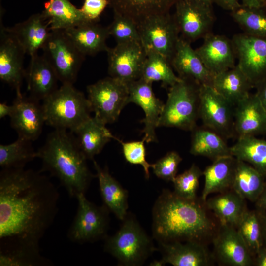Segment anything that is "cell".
Wrapping results in <instances>:
<instances>
[{
	"label": "cell",
	"instance_id": "32",
	"mask_svg": "<svg viewBox=\"0 0 266 266\" xmlns=\"http://www.w3.org/2000/svg\"><path fill=\"white\" fill-rule=\"evenodd\" d=\"M41 13L50 30H65L89 22L80 8L76 7L70 0H49L44 3Z\"/></svg>",
	"mask_w": 266,
	"mask_h": 266
},
{
	"label": "cell",
	"instance_id": "29",
	"mask_svg": "<svg viewBox=\"0 0 266 266\" xmlns=\"http://www.w3.org/2000/svg\"><path fill=\"white\" fill-rule=\"evenodd\" d=\"M104 205L120 220L127 215L128 192L109 173L93 160Z\"/></svg>",
	"mask_w": 266,
	"mask_h": 266
},
{
	"label": "cell",
	"instance_id": "54",
	"mask_svg": "<svg viewBox=\"0 0 266 266\" xmlns=\"http://www.w3.org/2000/svg\"><path fill=\"white\" fill-rule=\"evenodd\" d=\"M201 2H202L206 5H208L210 6L213 7V4L214 3L213 0H197Z\"/></svg>",
	"mask_w": 266,
	"mask_h": 266
},
{
	"label": "cell",
	"instance_id": "47",
	"mask_svg": "<svg viewBox=\"0 0 266 266\" xmlns=\"http://www.w3.org/2000/svg\"><path fill=\"white\" fill-rule=\"evenodd\" d=\"M255 92L262 105L266 111V79L256 84Z\"/></svg>",
	"mask_w": 266,
	"mask_h": 266
},
{
	"label": "cell",
	"instance_id": "26",
	"mask_svg": "<svg viewBox=\"0 0 266 266\" xmlns=\"http://www.w3.org/2000/svg\"><path fill=\"white\" fill-rule=\"evenodd\" d=\"M105 125L95 116L91 117L73 132L87 159L94 160V156L99 154L108 142L118 139Z\"/></svg>",
	"mask_w": 266,
	"mask_h": 266
},
{
	"label": "cell",
	"instance_id": "42",
	"mask_svg": "<svg viewBox=\"0 0 266 266\" xmlns=\"http://www.w3.org/2000/svg\"><path fill=\"white\" fill-rule=\"evenodd\" d=\"M107 27L110 36L117 43L141 42L136 24L129 18L114 13L113 20Z\"/></svg>",
	"mask_w": 266,
	"mask_h": 266
},
{
	"label": "cell",
	"instance_id": "33",
	"mask_svg": "<svg viewBox=\"0 0 266 266\" xmlns=\"http://www.w3.org/2000/svg\"><path fill=\"white\" fill-rule=\"evenodd\" d=\"M265 180L266 177L252 166L237 159L232 189L242 198L255 203L263 190Z\"/></svg>",
	"mask_w": 266,
	"mask_h": 266
},
{
	"label": "cell",
	"instance_id": "38",
	"mask_svg": "<svg viewBox=\"0 0 266 266\" xmlns=\"http://www.w3.org/2000/svg\"><path fill=\"white\" fill-rule=\"evenodd\" d=\"M32 142L18 137L12 143L0 144L1 169L24 168L28 163L37 158V152L32 146Z\"/></svg>",
	"mask_w": 266,
	"mask_h": 266
},
{
	"label": "cell",
	"instance_id": "4",
	"mask_svg": "<svg viewBox=\"0 0 266 266\" xmlns=\"http://www.w3.org/2000/svg\"><path fill=\"white\" fill-rule=\"evenodd\" d=\"M42 101L45 123L55 129L73 133L91 117L87 97L72 84H62Z\"/></svg>",
	"mask_w": 266,
	"mask_h": 266
},
{
	"label": "cell",
	"instance_id": "8",
	"mask_svg": "<svg viewBox=\"0 0 266 266\" xmlns=\"http://www.w3.org/2000/svg\"><path fill=\"white\" fill-rule=\"evenodd\" d=\"M87 92L94 116L105 124L116 121L128 104V85L110 76L88 85Z\"/></svg>",
	"mask_w": 266,
	"mask_h": 266
},
{
	"label": "cell",
	"instance_id": "15",
	"mask_svg": "<svg viewBox=\"0 0 266 266\" xmlns=\"http://www.w3.org/2000/svg\"><path fill=\"white\" fill-rule=\"evenodd\" d=\"M26 54L15 37L7 32L0 20V79L16 92L22 95L21 87L25 78L23 61Z\"/></svg>",
	"mask_w": 266,
	"mask_h": 266
},
{
	"label": "cell",
	"instance_id": "2",
	"mask_svg": "<svg viewBox=\"0 0 266 266\" xmlns=\"http://www.w3.org/2000/svg\"><path fill=\"white\" fill-rule=\"evenodd\" d=\"M200 200L182 198L164 190L154 205L153 236L159 242L198 241L213 238L216 226Z\"/></svg>",
	"mask_w": 266,
	"mask_h": 266
},
{
	"label": "cell",
	"instance_id": "13",
	"mask_svg": "<svg viewBox=\"0 0 266 266\" xmlns=\"http://www.w3.org/2000/svg\"><path fill=\"white\" fill-rule=\"evenodd\" d=\"M106 52L110 77L127 84L140 78L146 58L141 42L117 43Z\"/></svg>",
	"mask_w": 266,
	"mask_h": 266
},
{
	"label": "cell",
	"instance_id": "5",
	"mask_svg": "<svg viewBox=\"0 0 266 266\" xmlns=\"http://www.w3.org/2000/svg\"><path fill=\"white\" fill-rule=\"evenodd\" d=\"M199 85L185 79L169 87L158 127L192 131L199 117Z\"/></svg>",
	"mask_w": 266,
	"mask_h": 266
},
{
	"label": "cell",
	"instance_id": "7",
	"mask_svg": "<svg viewBox=\"0 0 266 266\" xmlns=\"http://www.w3.org/2000/svg\"><path fill=\"white\" fill-rule=\"evenodd\" d=\"M62 84L73 85L85 56L63 30H51L42 49Z\"/></svg>",
	"mask_w": 266,
	"mask_h": 266
},
{
	"label": "cell",
	"instance_id": "22",
	"mask_svg": "<svg viewBox=\"0 0 266 266\" xmlns=\"http://www.w3.org/2000/svg\"><path fill=\"white\" fill-rule=\"evenodd\" d=\"M162 252L161 260L174 266H208L212 256L205 244L198 241L159 242Z\"/></svg>",
	"mask_w": 266,
	"mask_h": 266
},
{
	"label": "cell",
	"instance_id": "53",
	"mask_svg": "<svg viewBox=\"0 0 266 266\" xmlns=\"http://www.w3.org/2000/svg\"><path fill=\"white\" fill-rule=\"evenodd\" d=\"M164 265L163 262L161 260H154L150 263V266H161Z\"/></svg>",
	"mask_w": 266,
	"mask_h": 266
},
{
	"label": "cell",
	"instance_id": "36",
	"mask_svg": "<svg viewBox=\"0 0 266 266\" xmlns=\"http://www.w3.org/2000/svg\"><path fill=\"white\" fill-rule=\"evenodd\" d=\"M140 78L153 83L161 81L164 87H170L181 78L174 73L170 63L164 56L152 50H148Z\"/></svg>",
	"mask_w": 266,
	"mask_h": 266
},
{
	"label": "cell",
	"instance_id": "17",
	"mask_svg": "<svg viewBox=\"0 0 266 266\" xmlns=\"http://www.w3.org/2000/svg\"><path fill=\"white\" fill-rule=\"evenodd\" d=\"M39 101L23 94L16 96L13 102L14 110L9 117L10 125L18 137L34 141L41 134L46 123L43 107Z\"/></svg>",
	"mask_w": 266,
	"mask_h": 266
},
{
	"label": "cell",
	"instance_id": "40",
	"mask_svg": "<svg viewBox=\"0 0 266 266\" xmlns=\"http://www.w3.org/2000/svg\"><path fill=\"white\" fill-rule=\"evenodd\" d=\"M236 228L254 257L263 246L262 227L257 209H248Z\"/></svg>",
	"mask_w": 266,
	"mask_h": 266
},
{
	"label": "cell",
	"instance_id": "49",
	"mask_svg": "<svg viewBox=\"0 0 266 266\" xmlns=\"http://www.w3.org/2000/svg\"><path fill=\"white\" fill-rule=\"evenodd\" d=\"M254 203L256 209L266 211V178L263 190Z\"/></svg>",
	"mask_w": 266,
	"mask_h": 266
},
{
	"label": "cell",
	"instance_id": "19",
	"mask_svg": "<svg viewBox=\"0 0 266 266\" xmlns=\"http://www.w3.org/2000/svg\"><path fill=\"white\" fill-rule=\"evenodd\" d=\"M234 132L238 138L266 134V111L256 93L234 106Z\"/></svg>",
	"mask_w": 266,
	"mask_h": 266
},
{
	"label": "cell",
	"instance_id": "21",
	"mask_svg": "<svg viewBox=\"0 0 266 266\" xmlns=\"http://www.w3.org/2000/svg\"><path fill=\"white\" fill-rule=\"evenodd\" d=\"M171 65L181 79L199 85L212 84L213 75L207 70L190 43L179 36Z\"/></svg>",
	"mask_w": 266,
	"mask_h": 266
},
{
	"label": "cell",
	"instance_id": "25",
	"mask_svg": "<svg viewBox=\"0 0 266 266\" xmlns=\"http://www.w3.org/2000/svg\"><path fill=\"white\" fill-rule=\"evenodd\" d=\"M64 31L85 56L106 52L109 48L106 45V40L110 36L107 26L87 22Z\"/></svg>",
	"mask_w": 266,
	"mask_h": 266
},
{
	"label": "cell",
	"instance_id": "31",
	"mask_svg": "<svg viewBox=\"0 0 266 266\" xmlns=\"http://www.w3.org/2000/svg\"><path fill=\"white\" fill-rule=\"evenodd\" d=\"M211 86L234 106L247 97L254 87L237 65L214 75Z\"/></svg>",
	"mask_w": 266,
	"mask_h": 266
},
{
	"label": "cell",
	"instance_id": "27",
	"mask_svg": "<svg viewBox=\"0 0 266 266\" xmlns=\"http://www.w3.org/2000/svg\"><path fill=\"white\" fill-rule=\"evenodd\" d=\"M237 159L232 155L218 158L203 171L204 186L201 197L205 202L214 193H223L232 189Z\"/></svg>",
	"mask_w": 266,
	"mask_h": 266
},
{
	"label": "cell",
	"instance_id": "12",
	"mask_svg": "<svg viewBox=\"0 0 266 266\" xmlns=\"http://www.w3.org/2000/svg\"><path fill=\"white\" fill-rule=\"evenodd\" d=\"M174 6L173 16L183 38L191 43L211 33L212 6L197 0H178Z\"/></svg>",
	"mask_w": 266,
	"mask_h": 266
},
{
	"label": "cell",
	"instance_id": "23",
	"mask_svg": "<svg viewBox=\"0 0 266 266\" xmlns=\"http://www.w3.org/2000/svg\"><path fill=\"white\" fill-rule=\"evenodd\" d=\"M5 28L17 39L26 54L30 57L43 48L51 31L42 13L33 14L25 21Z\"/></svg>",
	"mask_w": 266,
	"mask_h": 266
},
{
	"label": "cell",
	"instance_id": "51",
	"mask_svg": "<svg viewBox=\"0 0 266 266\" xmlns=\"http://www.w3.org/2000/svg\"><path fill=\"white\" fill-rule=\"evenodd\" d=\"M257 210L258 212L262 227L263 245L266 247V211H260L257 209Z\"/></svg>",
	"mask_w": 266,
	"mask_h": 266
},
{
	"label": "cell",
	"instance_id": "48",
	"mask_svg": "<svg viewBox=\"0 0 266 266\" xmlns=\"http://www.w3.org/2000/svg\"><path fill=\"white\" fill-rule=\"evenodd\" d=\"M254 265L266 266V247L262 246L254 257Z\"/></svg>",
	"mask_w": 266,
	"mask_h": 266
},
{
	"label": "cell",
	"instance_id": "28",
	"mask_svg": "<svg viewBox=\"0 0 266 266\" xmlns=\"http://www.w3.org/2000/svg\"><path fill=\"white\" fill-rule=\"evenodd\" d=\"M205 204L207 208L213 212L219 225L235 228L248 209L246 200L232 189L207 198Z\"/></svg>",
	"mask_w": 266,
	"mask_h": 266
},
{
	"label": "cell",
	"instance_id": "37",
	"mask_svg": "<svg viewBox=\"0 0 266 266\" xmlns=\"http://www.w3.org/2000/svg\"><path fill=\"white\" fill-rule=\"evenodd\" d=\"M40 253L39 246L14 245L0 248V266H50Z\"/></svg>",
	"mask_w": 266,
	"mask_h": 266
},
{
	"label": "cell",
	"instance_id": "45",
	"mask_svg": "<svg viewBox=\"0 0 266 266\" xmlns=\"http://www.w3.org/2000/svg\"><path fill=\"white\" fill-rule=\"evenodd\" d=\"M107 5L108 0H84L80 9L88 21L97 22Z\"/></svg>",
	"mask_w": 266,
	"mask_h": 266
},
{
	"label": "cell",
	"instance_id": "43",
	"mask_svg": "<svg viewBox=\"0 0 266 266\" xmlns=\"http://www.w3.org/2000/svg\"><path fill=\"white\" fill-rule=\"evenodd\" d=\"M122 145L123 153L125 160L129 163L134 165H139L142 166L145 177L149 179V168L152 164L147 162L146 159V149L143 139L141 141L124 142L118 139Z\"/></svg>",
	"mask_w": 266,
	"mask_h": 266
},
{
	"label": "cell",
	"instance_id": "52",
	"mask_svg": "<svg viewBox=\"0 0 266 266\" xmlns=\"http://www.w3.org/2000/svg\"><path fill=\"white\" fill-rule=\"evenodd\" d=\"M14 106L13 104L9 105L6 102H0V119L3 118L6 116L10 117L13 113Z\"/></svg>",
	"mask_w": 266,
	"mask_h": 266
},
{
	"label": "cell",
	"instance_id": "1",
	"mask_svg": "<svg viewBox=\"0 0 266 266\" xmlns=\"http://www.w3.org/2000/svg\"><path fill=\"white\" fill-rule=\"evenodd\" d=\"M59 194L45 175L24 168L0 173V247L39 246L58 212Z\"/></svg>",
	"mask_w": 266,
	"mask_h": 266
},
{
	"label": "cell",
	"instance_id": "20",
	"mask_svg": "<svg viewBox=\"0 0 266 266\" xmlns=\"http://www.w3.org/2000/svg\"><path fill=\"white\" fill-rule=\"evenodd\" d=\"M203 39L202 44L195 50L213 76L235 66V54L231 40L212 33Z\"/></svg>",
	"mask_w": 266,
	"mask_h": 266
},
{
	"label": "cell",
	"instance_id": "14",
	"mask_svg": "<svg viewBox=\"0 0 266 266\" xmlns=\"http://www.w3.org/2000/svg\"><path fill=\"white\" fill-rule=\"evenodd\" d=\"M237 66L255 86L266 79V38L246 33L235 34L231 40Z\"/></svg>",
	"mask_w": 266,
	"mask_h": 266
},
{
	"label": "cell",
	"instance_id": "24",
	"mask_svg": "<svg viewBox=\"0 0 266 266\" xmlns=\"http://www.w3.org/2000/svg\"><path fill=\"white\" fill-rule=\"evenodd\" d=\"M29 96L37 100H43L58 88L59 81L53 67L42 55L31 57L26 70L25 78Z\"/></svg>",
	"mask_w": 266,
	"mask_h": 266
},
{
	"label": "cell",
	"instance_id": "30",
	"mask_svg": "<svg viewBox=\"0 0 266 266\" xmlns=\"http://www.w3.org/2000/svg\"><path fill=\"white\" fill-rule=\"evenodd\" d=\"M114 13L133 20L137 26L146 18L169 12L178 0H108Z\"/></svg>",
	"mask_w": 266,
	"mask_h": 266
},
{
	"label": "cell",
	"instance_id": "41",
	"mask_svg": "<svg viewBox=\"0 0 266 266\" xmlns=\"http://www.w3.org/2000/svg\"><path fill=\"white\" fill-rule=\"evenodd\" d=\"M203 175V171L195 164L182 173L176 176L172 182L173 192L178 196L187 200L197 199V191L199 179Z\"/></svg>",
	"mask_w": 266,
	"mask_h": 266
},
{
	"label": "cell",
	"instance_id": "3",
	"mask_svg": "<svg viewBox=\"0 0 266 266\" xmlns=\"http://www.w3.org/2000/svg\"><path fill=\"white\" fill-rule=\"evenodd\" d=\"M37 152L42 161L40 172L57 178L70 197L85 193L94 176L72 132L55 129Z\"/></svg>",
	"mask_w": 266,
	"mask_h": 266
},
{
	"label": "cell",
	"instance_id": "39",
	"mask_svg": "<svg viewBox=\"0 0 266 266\" xmlns=\"http://www.w3.org/2000/svg\"><path fill=\"white\" fill-rule=\"evenodd\" d=\"M233 19L248 35L266 38V8L242 6L231 12Z\"/></svg>",
	"mask_w": 266,
	"mask_h": 266
},
{
	"label": "cell",
	"instance_id": "35",
	"mask_svg": "<svg viewBox=\"0 0 266 266\" xmlns=\"http://www.w3.org/2000/svg\"><path fill=\"white\" fill-rule=\"evenodd\" d=\"M231 154L252 166L266 178V140L256 136L238 138L230 147Z\"/></svg>",
	"mask_w": 266,
	"mask_h": 266
},
{
	"label": "cell",
	"instance_id": "34",
	"mask_svg": "<svg viewBox=\"0 0 266 266\" xmlns=\"http://www.w3.org/2000/svg\"><path fill=\"white\" fill-rule=\"evenodd\" d=\"M190 153L213 161L222 157L231 155L230 147L224 138L215 132L205 128H197L192 131Z\"/></svg>",
	"mask_w": 266,
	"mask_h": 266
},
{
	"label": "cell",
	"instance_id": "16",
	"mask_svg": "<svg viewBox=\"0 0 266 266\" xmlns=\"http://www.w3.org/2000/svg\"><path fill=\"white\" fill-rule=\"evenodd\" d=\"M128 85V103H134L143 110L145 117L141 121L144 125L143 139L147 143L157 142L155 130L158 127L164 103L157 98L152 89V83L140 78Z\"/></svg>",
	"mask_w": 266,
	"mask_h": 266
},
{
	"label": "cell",
	"instance_id": "6",
	"mask_svg": "<svg viewBox=\"0 0 266 266\" xmlns=\"http://www.w3.org/2000/svg\"><path fill=\"white\" fill-rule=\"evenodd\" d=\"M119 230L105 238V250L124 266L141 265L155 249L152 240L133 217L127 214Z\"/></svg>",
	"mask_w": 266,
	"mask_h": 266
},
{
	"label": "cell",
	"instance_id": "50",
	"mask_svg": "<svg viewBox=\"0 0 266 266\" xmlns=\"http://www.w3.org/2000/svg\"><path fill=\"white\" fill-rule=\"evenodd\" d=\"M242 6L248 7L266 8V0H240Z\"/></svg>",
	"mask_w": 266,
	"mask_h": 266
},
{
	"label": "cell",
	"instance_id": "44",
	"mask_svg": "<svg viewBox=\"0 0 266 266\" xmlns=\"http://www.w3.org/2000/svg\"><path fill=\"white\" fill-rule=\"evenodd\" d=\"M182 160L177 152L171 151L153 164L151 168L158 178L173 182L177 176L178 167Z\"/></svg>",
	"mask_w": 266,
	"mask_h": 266
},
{
	"label": "cell",
	"instance_id": "10",
	"mask_svg": "<svg viewBox=\"0 0 266 266\" xmlns=\"http://www.w3.org/2000/svg\"><path fill=\"white\" fill-rule=\"evenodd\" d=\"M137 27L145 51H154L170 63L180 33L174 16L169 12L152 15L143 20Z\"/></svg>",
	"mask_w": 266,
	"mask_h": 266
},
{
	"label": "cell",
	"instance_id": "11",
	"mask_svg": "<svg viewBox=\"0 0 266 266\" xmlns=\"http://www.w3.org/2000/svg\"><path fill=\"white\" fill-rule=\"evenodd\" d=\"M199 117L205 127L224 138L233 136L234 107L211 85L199 86Z\"/></svg>",
	"mask_w": 266,
	"mask_h": 266
},
{
	"label": "cell",
	"instance_id": "46",
	"mask_svg": "<svg viewBox=\"0 0 266 266\" xmlns=\"http://www.w3.org/2000/svg\"><path fill=\"white\" fill-rule=\"evenodd\" d=\"M213 1L223 9L231 12L241 6L240 0H213Z\"/></svg>",
	"mask_w": 266,
	"mask_h": 266
},
{
	"label": "cell",
	"instance_id": "9",
	"mask_svg": "<svg viewBox=\"0 0 266 266\" xmlns=\"http://www.w3.org/2000/svg\"><path fill=\"white\" fill-rule=\"evenodd\" d=\"M78 208L68 230V238L72 242L83 243L105 239L108 227V209L98 206L89 201L85 194L77 195Z\"/></svg>",
	"mask_w": 266,
	"mask_h": 266
},
{
	"label": "cell",
	"instance_id": "18",
	"mask_svg": "<svg viewBox=\"0 0 266 266\" xmlns=\"http://www.w3.org/2000/svg\"><path fill=\"white\" fill-rule=\"evenodd\" d=\"M212 242L214 256L224 265H254V257L236 228L220 225L212 238Z\"/></svg>",
	"mask_w": 266,
	"mask_h": 266
}]
</instances>
